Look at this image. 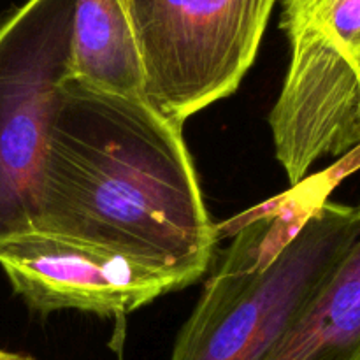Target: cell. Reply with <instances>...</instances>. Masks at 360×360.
Masks as SVG:
<instances>
[{
	"label": "cell",
	"instance_id": "52a82bcc",
	"mask_svg": "<svg viewBox=\"0 0 360 360\" xmlns=\"http://www.w3.org/2000/svg\"><path fill=\"white\" fill-rule=\"evenodd\" d=\"M264 360H360V236L311 308Z\"/></svg>",
	"mask_w": 360,
	"mask_h": 360
},
{
	"label": "cell",
	"instance_id": "277c9868",
	"mask_svg": "<svg viewBox=\"0 0 360 360\" xmlns=\"http://www.w3.org/2000/svg\"><path fill=\"white\" fill-rule=\"evenodd\" d=\"M76 0H27L0 20V241L35 231L39 174L70 77Z\"/></svg>",
	"mask_w": 360,
	"mask_h": 360
},
{
	"label": "cell",
	"instance_id": "6da1fadb",
	"mask_svg": "<svg viewBox=\"0 0 360 360\" xmlns=\"http://www.w3.org/2000/svg\"><path fill=\"white\" fill-rule=\"evenodd\" d=\"M35 231L115 250L186 285L206 274L218 239L183 127L144 98L70 77L46 137Z\"/></svg>",
	"mask_w": 360,
	"mask_h": 360
},
{
	"label": "cell",
	"instance_id": "3957f363",
	"mask_svg": "<svg viewBox=\"0 0 360 360\" xmlns=\"http://www.w3.org/2000/svg\"><path fill=\"white\" fill-rule=\"evenodd\" d=\"M278 0H123L144 101L176 125L227 98L253 65Z\"/></svg>",
	"mask_w": 360,
	"mask_h": 360
},
{
	"label": "cell",
	"instance_id": "ba28073f",
	"mask_svg": "<svg viewBox=\"0 0 360 360\" xmlns=\"http://www.w3.org/2000/svg\"><path fill=\"white\" fill-rule=\"evenodd\" d=\"M0 360H35V359L30 357V355L16 354V352L0 350Z\"/></svg>",
	"mask_w": 360,
	"mask_h": 360
},
{
	"label": "cell",
	"instance_id": "8992f818",
	"mask_svg": "<svg viewBox=\"0 0 360 360\" xmlns=\"http://www.w3.org/2000/svg\"><path fill=\"white\" fill-rule=\"evenodd\" d=\"M70 79L120 97L144 98V70L123 0H76Z\"/></svg>",
	"mask_w": 360,
	"mask_h": 360
},
{
	"label": "cell",
	"instance_id": "7a4b0ae2",
	"mask_svg": "<svg viewBox=\"0 0 360 360\" xmlns=\"http://www.w3.org/2000/svg\"><path fill=\"white\" fill-rule=\"evenodd\" d=\"M306 179L238 225L169 360H264L311 308L360 236V207Z\"/></svg>",
	"mask_w": 360,
	"mask_h": 360
},
{
	"label": "cell",
	"instance_id": "5b68a950",
	"mask_svg": "<svg viewBox=\"0 0 360 360\" xmlns=\"http://www.w3.org/2000/svg\"><path fill=\"white\" fill-rule=\"evenodd\" d=\"M0 266L13 290L39 313L76 309L122 319L188 287L143 260L42 231L2 239Z\"/></svg>",
	"mask_w": 360,
	"mask_h": 360
}]
</instances>
